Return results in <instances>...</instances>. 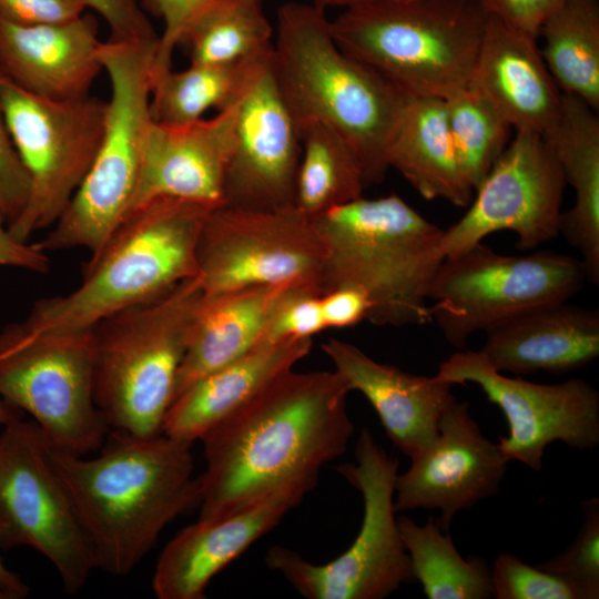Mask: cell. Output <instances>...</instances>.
Listing matches in <instances>:
<instances>
[{"instance_id": "cell-20", "label": "cell", "mask_w": 599, "mask_h": 599, "mask_svg": "<svg viewBox=\"0 0 599 599\" xmlns=\"http://www.w3.org/2000/svg\"><path fill=\"white\" fill-rule=\"evenodd\" d=\"M306 494L278 490L236 511L180 530L163 548L152 578L159 599H203L210 581L272 530Z\"/></svg>"}, {"instance_id": "cell-1", "label": "cell", "mask_w": 599, "mask_h": 599, "mask_svg": "<svg viewBox=\"0 0 599 599\" xmlns=\"http://www.w3.org/2000/svg\"><path fill=\"white\" fill-rule=\"evenodd\" d=\"M335 370H288L206 433L199 519L236 511L282 489L307 494L354 433Z\"/></svg>"}, {"instance_id": "cell-35", "label": "cell", "mask_w": 599, "mask_h": 599, "mask_svg": "<svg viewBox=\"0 0 599 599\" xmlns=\"http://www.w3.org/2000/svg\"><path fill=\"white\" fill-rule=\"evenodd\" d=\"M496 599H597L599 591L580 582L531 567L517 556L502 552L491 566Z\"/></svg>"}, {"instance_id": "cell-22", "label": "cell", "mask_w": 599, "mask_h": 599, "mask_svg": "<svg viewBox=\"0 0 599 599\" xmlns=\"http://www.w3.org/2000/svg\"><path fill=\"white\" fill-rule=\"evenodd\" d=\"M322 349L349 389L367 398L402 454L412 458L432 445L443 413L456 400L454 385L436 375H414L379 363L337 338L322 344Z\"/></svg>"}, {"instance_id": "cell-31", "label": "cell", "mask_w": 599, "mask_h": 599, "mask_svg": "<svg viewBox=\"0 0 599 599\" xmlns=\"http://www.w3.org/2000/svg\"><path fill=\"white\" fill-rule=\"evenodd\" d=\"M298 129L295 206L312 219L363 196L364 173L348 143L319 122H304Z\"/></svg>"}, {"instance_id": "cell-34", "label": "cell", "mask_w": 599, "mask_h": 599, "mask_svg": "<svg viewBox=\"0 0 599 599\" xmlns=\"http://www.w3.org/2000/svg\"><path fill=\"white\" fill-rule=\"evenodd\" d=\"M444 105L460 170L475 191L506 150L514 130L497 109L469 85L444 99Z\"/></svg>"}, {"instance_id": "cell-37", "label": "cell", "mask_w": 599, "mask_h": 599, "mask_svg": "<svg viewBox=\"0 0 599 599\" xmlns=\"http://www.w3.org/2000/svg\"><path fill=\"white\" fill-rule=\"evenodd\" d=\"M321 293L309 287L294 286L276 302L264 325L260 343L292 338H312L326 329Z\"/></svg>"}, {"instance_id": "cell-40", "label": "cell", "mask_w": 599, "mask_h": 599, "mask_svg": "<svg viewBox=\"0 0 599 599\" xmlns=\"http://www.w3.org/2000/svg\"><path fill=\"white\" fill-rule=\"evenodd\" d=\"M28 177L13 145L0 102V210L8 225L21 213L28 197Z\"/></svg>"}, {"instance_id": "cell-15", "label": "cell", "mask_w": 599, "mask_h": 599, "mask_svg": "<svg viewBox=\"0 0 599 599\" xmlns=\"http://www.w3.org/2000/svg\"><path fill=\"white\" fill-rule=\"evenodd\" d=\"M436 376L454 386L473 383L500 408L509 433L497 445L507 461L540 471L545 450L554 441L580 450L599 443V394L581 378L538 384L509 377L494 368L481 351L450 355Z\"/></svg>"}, {"instance_id": "cell-45", "label": "cell", "mask_w": 599, "mask_h": 599, "mask_svg": "<svg viewBox=\"0 0 599 599\" xmlns=\"http://www.w3.org/2000/svg\"><path fill=\"white\" fill-rule=\"evenodd\" d=\"M0 582L10 593L12 599H22L27 597L30 592L29 587L21 580V578L4 566L1 557Z\"/></svg>"}, {"instance_id": "cell-8", "label": "cell", "mask_w": 599, "mask_h": 599, "mask_svg": "<svg viewBox=\"0 0 599 599\" xmlns=\"http://www.w3.org/2000/svg\"><path fill=\"white\" fill-rule=\"evenodd\" d=\"M159 40L102 41L100 59L111 97L94 160L49 233L33 243L43 253L95 252L128 215L136 191L151 115L152 68Z\"/></svg>"}, {"instance_id": "cell-21", "label": "cell", "mask_w": 599, "mask_h": 599, "mask_svg": "<svg viewBox=\"0 0 599 599\" xmlns=\"http://www.w3.org/2000/svg\"><path fill=\"white\" fill-rule=\"evenodd\" d=\"M97 18L18 24L0 18V71L26 91L50 100L89 95L102 69Z\"/></svg>"}, {"instance_id": "cell-11", "label": "cell", "mask_w": 599, "mask_h": 599, "mask_svg": "<svg viewBox=\"0 0 599 599\" xmlns=\"http://www.w3.org/2000/svg\"><path fill=\"white\" fill-rule=\"evenodd\" d=\"M0 102L29 184L27 202L8 227L27 242L59 220L84 180L104 131L106 101L41 98L0 71Z\"/></svg>"}, {"instance_id": "cell-23", "label": "cell", "mask_w": 599, "mask_h": 599, "mask_svg": "<svg viewBox=\"0 0 599 599\" xmlns=\"http://www.w3.org/2000/svg\"><path fill=\"white\" fill-rule=\"evenodd\" d=\"M480 349L501 373L566 374L599 356V311L568 304H541L485 331Z\"/></svg>"}, {"instance_id": "cell-12", "label": "cell", "mask_w": 599, "mask_h": 599, "mask_svg": "<svg viewBox=\"0 0 599 599\" xmlns=\"http://www.w3.org/2000/svg\"><path fill=\"white\" fill-rule=\"evenodd\" d=\"M586 282L579 257L550 251L505 255L479 243L445 258L429 291L430 317L451 346L463 348L474 333L568 301Z\"/></svg>"}, {"instance_id": "cell-38", "label": "cell", "mask_w": 599, "mask_h": 599, "mask_svg": "<svg viewBox=\"0 0 599 599\" xmlns=\"http://www.w3.org/2000/svg\"><path fill=\"white\" fill-rule=\"evenodd\" d=\"M216 0H141L143 9L163 21L156 48L152 77L172 68L175 48L191 21L207 6Z\"/></svg>"}, {"instance_id": "cell-9", "label": "cell", "mask_w": 599, "mask_h": 599, "mask_svg": "<svg viewBox=\"0 0 599 599\" xmlns=\"http://www.w3.org/2000/svg\"><path fill=\"white\" fill-rule=\"evenodd\" d=\"M355 458L356 464L337 468L363 497V521L351 547L325 565L283 546L271 547L265 556L266 566L308 599H383L415 581L394 508L398 459L366 428L357 439Z\"/></svg>"}, {"instance_id": "cell-2", "label": "cell", "mask_w": 599, "mask_h": 599, "mask_svg": "<svg viewBox=\"0 0 599 599\" xmlns=\"http://www.w3.org/2000/svg\"><path fill=\"white\" fill-rule=\"evenodd\" d=\"M193 443L110 429L91 458L52 447L51 464L91 545L97 569L130 573L176 517L200 504Z\"/></svg>"}, {"instance_id": "cell-6", "label": "cell", "mask_w": 599, "mask_h": 599, "mask_svg": "<svg viewBox=\"0 0 599 599\" xmlns=\"http://www.w3.org/2000/svg\"><path fill=\"white\" fill-rule=\"evenodd\" d=\"M488 12L480 0H375L329 20L336 43L412 97L465 88Z\"/></svg>"}, {"instance_id": "cell-25", "label": "cell", "mask_w": 599, "mask_h": 599, "mask_svg": "<svg viewBox=\"0 0 599 599\" xmlns=\"http://www.w3.org/2000/svg\"><path fill=\"white\" fill-rule=\"evenodd\" d=\"M312 338L258 343L234 362L201 377L170 406L163 434L194 443L235 414L308 355Z\"/></svg>"}, {"instance_id": "cell-7", "label": "cell", "mask_w": 599, "mask_h": 599, "mask_svg": "<svg viewBox=\"0 0 599 599\" xmlns=\"http://www.w3.org/2000/svg\"><path fill=\"white\" fill-rule=\"evenodd\" d=\"M203 293L196 275L91 328L93 396L110 429L140 437L163 433Z\"/></svg>"}, {"instance_id": "cell-33", "label": "cell", "mask_w": 599, "mask_h": 599, "mask_svg": "<svg viewBox=\"0 0 599 599\" xmlns=\"http://www.w3.org/2000/svg\"><path fill=\"white\" fill-rule=\"evenodd\" d=\"M272 37L262 0H216L191 21L180 44L190 63L231 64L268 51Z\"/></svg>"}, {"instance_id": "cell-5", "label": "cell", "mask_w": 599, "mask_h": 599, "mask_svg": "<svg viewBox=\"0 0 599 599\" xmlns=\"http://www.w3.org/2000/svg\"><path fill=\"white\" fill-rule=\"evenodd\" d=\"M214 207L159 197L133 209L88 261L70 293L38 300L22 323L35 332L92 328L199 275L196 247Z\"/></svg>"}, {"instance_id": "cell-47", "label": "cell", "mask_w": 599, "mask_h": 599, "mask_svg": "<svg viewBox=\"0 0 599 599\" xmlns=\"http://www.w3.org/2000/svg\"><path fill=\"white\" fill-rule=\"evenodd\" d=\"M370 1H375V0H307V2L315 4L317 7H321L325 10L327 8H335V7L347 9V8L355 7V6L363 4Z\"/></svg>"}, {"instance_id": "cell-17", "label": "cell", "mask_w": 599, "mask_h": 599, "mask_svg": "<svg viewBox=\"0 0 599 599\" xmlns=\"http://www.w3.org/2000/svg\"><path fill=\"white\" fill-rule=\"evenodd\" d=\"M272 50L256 59L237 100L235 144L224 183L229 206L255 211L295 206L300 129L278 89Z\"/></svg>"}, {"instance_id": "cell-39", "label": "cell", "mask_w": 599, "mask_h": 599, "mask_svg": "<svg viewBox=\"0 0 599 599\" xmlns=\"http://www.w3.org/2000/svg\"><path fill=\"white\" fill-rule=\"evenodd\" d=\"M110 30V40L152 41L160 35L150 22L141 0H83Z\"/></svg>"}, {"instance_id": "cell-42", "label": "cell", "mask_w": 599, "mask_h": 599, "mask_svg": "<svg viewBox=\"0 0 599 599\" xmlns=\"http://www.w3.org/2000/svg\"><path fill=\"white\" fill-rule=\"evenodd\" d=\"M87 9L83 0H0V18L27 26L70 21Z\"/></svg>"}, {"instance_id": "cell-24", "label": "cell", "mask_w": 599, "mask_h": 599, "mask_svg": "<svg viewBox=\"0 0 599 599\" xmlns=\"http://www.w3.org/2000/svg\"><path fill=\"white\" fill-rule=\"evenodd\" d=\"M537 40L488 14L467 84L485 97L515 132L542 134L560 109L562 93Z\"/></svg>"}, {"instance_id": "cell-3", "label": "cell", "mask_w": 599, "mask_h": 599, "mask_svg": "<svg viewBox=\"0 0 599 599\" xmlns=\"http://www.w3.org/2000/svg\"><path fill=\"white\" fill-rule=\"evenodd\" d=\"M272 68L297 124L333 129L356 154L366 187L380 182L389 136L410 95L346 53L333 38L326 10L309 2L278 8Z\"/></svg>"}, {"instance_id": "cell-41", "label": "cell", "mask_w": 599, "mask_h": 599, "mask_svg": "<svg viewBox=\"0 0 599 599\" xmlns=\"http://www.w3.org/2000/svg\"><path fill=\"white\" fill-rule=\"evenodd\" d=\"M569 0H480L488 14L538 39L544 22Z\"/></svg>"}, {"instance_id": "cell-16", "label": "cell", "mask_w": 599, "mask_h": 599, "mask_svg": "<svg viewBox=\"0 0 599 599\" xmlns=\"http://www.w3.org/2000/svg\"><path fill=\"white\" fill-rule=\"evenodd\" d=\"M565 185L560 165L542 135L515 132L475 189L466 213L444 230L446 257L500 231L515 233L521 251L554 240L559 234Z\"/></svg>"}, {"instance_id": "cell-44", "label": "cell", "mask_w": 599, "mask_h": 599, "mask_svg": "<svg viewBox=\"0 0 599 599\" xmlns=\"http://www.w3.org/2000/svg\"><path fill=\"white\" fill-rule=\"evenodd\" d=\"M0 267H13L35 273H47L50 260L33 244L17 240L9 231L8 220L0 210Z\"/></svg>"}, {"instance_id": "cell-48", "label": "cell", "mask_w": 599, "mask_h": 599, "mask_svg": "<svg viewBox=\"0 0 599 599\" xmlns=\"http://www.w3.org/2000/svg\"><path fill=\"white\" fill-rule=\"evenodd\" d=\"M0 599H12L10 593L6 590V588L0 582Z\"/></svg>"}, {"instance_id": "cell-28", "label": "cell", "mask_w": 599, "mask_h": 599, "mask_svg": "<svg viewBox=\"0 0 599 599\" xmlns=\"http://www.w3.org/2000/svg\"><path fill=\"white\" fill-rule=\"evenodd\" d=\"M385 158L388 169L398 171L424 199L466 207L474 196L457 160L441 99L409 97Z\"/></svg>"}, {"instance_id": "cell-10", "label": "cell", "mask_w": 599, "mask_h": 599, "mask_svg": "<svg viewBox=\"0 0 599 599\" xmlns=\"http://www.w3.org/2000/svg\"><path fill=\"white\" fill-rule=\"evenodd\" d=\"M0 395L28 413L52 447L84 456L110 432L93 396L91 328L35 332L22 321L4 326Z\"/></svg>"}, {"instance_id": "cell-43", "label": "cell", "mask_w": 599, "mask_h": 599, "mask_svg": "<svg viewBox=\"0 0 599 599\" xmlns=\"http://www.w3.org/2000/svg\"><path fill=\"white\" fill-rule=\"evenodd\" d=\"M321 309L326 328H345L367 318L369 302L355 287H338L321 295Z\"/></svg>"}, {"instance_id": "cell-14", "label": "cell", "mask_w": 599, "mask_h": 599, "mask_svg": "<svg viewBox=\"0 0 599 599\" xmlns=\"http://www.w3.org/2000/svg\"><path fill=\"white\" fill-rule=\"evenodd\" d=\"M325 256L312 219L296 206L274 211L214 207L196 247L206 294L263 285L303 286L322 294Z\"/></svg>"}, {"instance_id": "cell-19", "label": "cell", "mask_w": 599, "mask_h": 599, "mask_svg": "<svg viewBox=\"0 0 599 599\" xmlns=\"http://www.w3.org/2000/svg\"><path fill=\"white\" fill-rule=\"evenodd\" d=\"M236 111L237 101L210 119L187 124L152 121L144 136L140 177L130 212L159 197L210 207L224 205V183L235 144Z\"/></svg>"}, {"instance_id": "cell-4", "label": "cell", "mask_w": 599, "mask_h": 599, "mask_svg": "<svg viewBox=\"0 0 599 599\" xmlns=\"http://www.w3.org/2000/svg\"><path fill=\"white\" fill-rule=\"evenodd\" d=\"M312 221L325 245L322 295L355 287L368 298L367 321L402 327L432 322L429 291L446 258L444 230L400 196H361Z\"/></svg>"}, {"instance_id": "cell-18", "label": "cell", "mask_w": 599, "mask_h": 599, "mask_svg": "<svg viewBox=\"0 0 599 599\" xmlns=\"http://www.w3.org/2000/svg\"><path fill=\"white\" fill-rule=\"evenodd\" d=\"M507 463L498 445L483 434L468 404L456 399L443 413L432 445L397 474L395 511L437 509L440 528L449 532L458 511L498 493Z\"/></svg>"}, {"instance_id": "cell-46", "label": "cell", "mask_w": 599, "mask_h": 599, "mask_svg": "<svg viewBox=\"0 0 599 599\" xmlns=\"http://www.w3.org/2000/svg\"><path fill=\"white\" fill-rule=\"evenodd\" d=\"M23 412L16 408L11 404H9L1 395H0V425L6 426L12 422H16L18 419H21L23 416Z\"/></svg>"}, {"instance_id": "cell-36", "label": "cell", "mask_w": 599, "mask_h": 599, "mask_svg": "<svg viewBox=\"0 0 599 599\" xmlns=\"http://www.w3.org/2000/svg\"><path fill=\"white\" fill-rule=\"evenodd\" d=\"M582 525L571 545L538 567L599 591V499L583 500Z\"/></svg>"}, {"instance_id": "cell-26", "label": "cell", "mask_w": 599, "mask_h": 599, "mask_svg": "<svg viewBox=\"0 0 599 599\" xmlns=\"http://www.w3.org/2000/svg\"><path fill=\"white\" fill-rule=\"evenodd\" d=\"M582 100L561 95L552 124L541 134L575 193L559 234L580 254L587 282L599 283V118Z\"/></svg>"}, {"instance_id": "cell-13", "label": "cell", "mask_w": 599, "mask_h": 599, "mask_svg": "<svg viewBox=\"0 0 599 599\" xmlns=\"http://www.w3.org/2000/svg\"><path fill=\"white\" fill-rule=\"evenodd\" d=\"M28 546L57 570L68 595L88 582L97 562L49 456V441L23 418L0 434V549Z\"/></svg>"}, {"instance_id": "cell-29", "label": "cell", "mask_w": 599, "mask_h": 599, "mask_svg": "<svg viewBox=\"0 0 599 599\" xmlns=\"http://www.w3.org/2000/svg\"><path fill=\"white\" fill-rule=\"evenodd\" d=\"M541 57L560 92L599 109V0H569L541 26Z\"/></svg>"}, {"instance_id": "cell-32", "label": "cell", "mask_w": 599, "mask_h": 599, "mask_svg": "<svg viewBox=\"0 0 599 599\" xmlns=\"http://www.w3.org/2000/svg\"><path fill=\"white\" fill-rule=\"evenodd\" d=\"M260 55L231 64L190 63L184 70L171 68L152 77L153 121L187 124L204 118L211 109L221 111L235 103Z\"/></svg>"}, {"instance_id": "cell-30", "label": "cell", "mask_w": 599, "mask_h": 599, "mask_svg": "<svg viewBox=\"0 0 599 599\" xmlns=\"http://www.w3.org/2000/svg\"><path fill=\"white\" fill-rule=\"evenodd\" d=\"M415 580L428 599H487L493 597L491 566L481 557L464 558L437 518L424 525L397 517Z\"/></svg>"}, {"instance_id": "cell-27", "label": "cell", "mask_w": 599, "mask_h": 599, "mask_svg": "<svg viewBox=\"0 0 599 599\" xmlns=\"http://www.w3.org/2000/svg\"><path fill=\"white\" fill-rule=\"evenodd\" d=\"M294 286L263 285L203 293L194 312L174 398L195 380L255 347L274 305Z\"/></svg>"}]
</instances>
